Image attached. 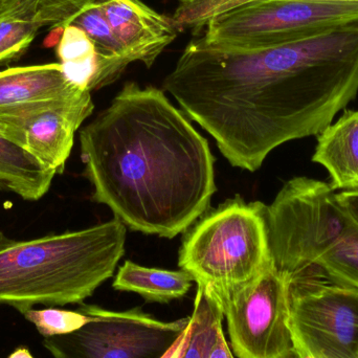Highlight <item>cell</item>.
Segmentation results:
<instances>
[{
    "label": "cell",
    "mask_w": 358,
    "mask_h": 358,
    "mask_svg": "<svg viewBox=\"0 0 358 358\" xmlns=\"http://www.w3.org/2000/svg\"><path fill=\"white\" fill-rule=\"evenodd\" d=\"M164 90L216 141L233 167L256 172L271 151L319 136L358 94V23L250 50L185 46Z\"/></svg>",
    "instance_id": "1"
},
{
    "label": "cell",
    "mask_w": 358,
    "mask_h": 358,
    "mask_svg": "<svg viewBox=\"0 0 358 358\" xmlns=\"http://www.w3.org/2000/svg\"><path fill=\"white\" fill-rule=\"evenodd\" d=\"M79 138L92 199L131 231L173 239L210 208L214 155L163 90L127 82Z\"/></svg>",
    "instance_id": "2"
},
{
    "label": "cell",
    "mask_w": 358,
    "mask_h": 358,
    "mask_svg": "<svg viewBox=\"0 0 358 358\" xmlns=\"http://www.w3.org/2000/svg\"><path fill=\"white\" fill-rule=\"evenodd\" d=\"M127 229L113 218L80 231L15 240L0 231V306L81 304L115 273Z\"/></svg>",
    "instance_id": "3"
},
{
    "label": "cell",
    "mask_w": 358,
    "mask_h": 358,
    "mask_svg": "<svg viewBox=\"0 0 358 358\" xmlns=\"http://www.w3.org/2000/svg\"><path fill=\"white\" fill-rule=\"evenodd\" d=\"M266 210L237 195L206 212L185 233L178 266L213 294L250 283L273 263Z\"/></svg>",
    "instance_id": "4"
},
{
    "label": "cell",
    "mask_w": 358,
    "mask_h": 358,
    "mask_svg": "<svg viewBox=\"0 0 358 358\" xmlns=\"http://www.w3.org/2000/svg\"><path fill=\"white\" fill-rule=\"evenodd\" d=\"M353 23H358L355 1L256 0L213 17L198 37L208 48L250 50Z\"/></svg>",
    "instance_id": "5"
},
{
    "label": "cell",
    "mask_w": 358,
    "mask_h": 358,
    "mask_svg": "<svg viewBox=\"0 0 358 358\" xmlns=\"http://www.w3.org/2000/svg\"><path fill=\"white\" fill-rule=\"evenodd\" d=\"M210 294L227 319L236 357L296 358L289 324V284L273 263L241 287Z\"/></svg>",
    "instance_id": "6"
},
{
    "label": "cell",
    "mask_w": 358,
    "mask_h": 358,
    "mask_svg": "<svg viewBox=\"0 0 358 358\" xmlns=\"http://www.w3.org/2000/svg\"><path fill=\"white\" fill-rule=\"evenodd\" d=\"M79 310L90 317L83 327L43 338L55 358H162L191 322V315L159 321L140 309L111 311L83 304Z\"/></svg>",
    "instance_id": "7"
},
{
    "label": "cell",
    "mask_w": 358,
    "mask_h": 358,
    "mask_svg": "<svg viewBox=\"0 0 358 358\" xmlns=\"http://www.w3.org/2000/svg\"><path fill=\"white\" fill-rule=\"evenodd\" d=\"M288 284L296 358H358V289L317 277Z\"/></svg>",
    "instance_id": "8"
},
{
    "label": "cell",
    "mask_w": 358,
    "mask_h": 358,
    "mask_svg": "<svg viewBox=\"0 0 358 358\" xmlns=\"http://www.w3.org/2000/svg\"><path fill=\"white\" fill-rule=\"evenodd\" d=\"M90 90L0 110V136L31 153L56 174H62L76 132L92 115Z\"/></svg>",
    "instance_id": "9"
},
{
    "label": "cell",
    "mask_w": 358,
    "mask_h": 358,
    "mask_svg": "<svg viewBox=\"0 0 358 358\" xmlns=\"http://www.w3.org/2000/svg\"><path fill=\"white\" fill-rule=\"evenodd\" d=\"M38 19L43 27L50 29H63L67 25H75L92 40L96 50V71L90 85V92L117 81L130 64L96 0H43Z\"/></svg>",
    "instance_id": "10"
},
{
    "label": "cell",
    "mask_w": 358,
    "mask_h": 358,
    "mask_svg": "<svg viewBox=\"0 0 358 358\" xmlns=\"http://www.w3.org/2000/svg\"><path fill=\"white\" fill-rule=\"evenodd\" d=\"M104 13L130 63L150 69L164 50L178 38L173 19L147 6L142 0H96Z\"/></svg>",
    "instance_id": "11"
},
{
    "label": "cell",
    "mask_w": 358,
    "mask_h": 358,
    "mask_svg": "<svg viewBox=\"0 0 358 358\" xmlns=\"http://www.w3.org/2000/svg\"><path fill=\"white\" fill-rule=\"evenodd\" d=\"M313 161L327 170L334 191H358V110L345 111L317 136Z\"/></svg>",
    "instance_id": "12"
},
{
    "label": "cell",
    "mask_w": 358,
    "mask_h": 358,
    "mask_svg": "<svg viewBox=\"0 0 358 358\" xmlns=\"http://www.w3.org/2000/svg\"><path fill=\"white\" fill-rule=\"evenodd\" d=\"M80 90H85L66 79L59 62L10 67L0 71V110L69 96Z\"/></svg>",
    "instance_id": "13"
},
{
    "label": "cell",
    "mask_w": 358,
    "mask_h": 358,
    "mask_svg": "<svg viewBox=\"0 0 358 358\" xmlns=\"http://www.w3.org/2000/svg\"><path fill=\"white\" fill-rule=\"evenodd\" d=\"M54 170L18 145L0 136V189L27 201L41 199L52 187Z\"/></svg>",
    "instance_id": "14"
},
{
    "label": "cell",
    "mask_w": 358,
    "mask_h": 358,
    "mask_svg": "<svg viewBox=\"0 0 358 358\" xmlns=\"http://www.w3.org/2000/svg\"><path fill=\"white\" fill-rule=\"evenodd\" d=\"M193 278L187 271L141 266L125 261L115 275L113 287L136 292L149 302L169 303L182 298L191 289Z\"/></svg>",
    "instance_id": "15"
},
{
    "label": "cell",
    "mask_w": 358,
    "mask_h": 358,
    "mask_svg": "<svg viewBox=\"0 0 358 358\" xmlns=\"http://www.w3.org/2000/svg\"><path fill=\"white\" fill-rule=\"evenodd\" d=\"M43 0H17L0 15V65L18 60L40 29L38 12Z\"/></svg>",
    "instance_id": "16"
},
{
    "label": "cell",
    "mask_w": 358,
    "mask_h": 358,
    "mask_svg": "<svg viewBox=\"0 0 358 358\" xmlns=\"http://www.w3.org/2000/svg\"><path fill=\"white\" fill-rule=\"evenodd\" d=\"M56 52L66 79L90 90L96 71V50L87 34L75 25H67L62 29Z\"/></svg>",
    "instance_id": "17"
},
{
    "label": "cell",
    "mask_w": 358,
    "mask_h": 358,
    "mask_svg": "<svg viewBox=\"0 0 358 358\" xmlns=\"http://www.w3.org/2000/svg\"><path fill=\"white\" fill-rule=\"evenodd\" d=\"M222 310L216 299L197 287L191 315L192 330L183 358H208L219 329L222 328Z\"/></svg>",
    "instance_id": "18"
},
{
    "label": "cell",
    "mask_w": 358,
    "mask_h": 358,
    "mask_svg": "<svg viewBox=\"0 0 358 358\" xmlns=\"http://www.w3.org/2000/svg\"><path fill=\"white\" fill-rule=\"evenodd\" d=\"M23 317L35 326L43 338L71 334L90 321V315L79 309L73 311L57 307L29 309Z\"/></svg>",
    "instance_id": "19"
},
{
    "label": "cell",
    "mask_w": 358,
    "mask_h": 358,
    "mask_svg": "<svg viewBox=\"0 0 358 358\" xmlns=\"http://www.w3.org/2000/svg\"><path fill=\"white\" fill-rule=\"evenodd\" d=\"M332 281L358 289V244L338 263L332 275Z\"/></svg>",
    "instance_id": "20"
},
{
    "label": "cell",
    "mask_w": 358,
    "mask_h": 358,
    "mask_svg": "<svg viewBox=\"0 0 358 358\" xmlns=\"http://www.w3.org/2000/svg\"><path fill=\"white\" fill-rule=\"evenodd\" d=\"M338 203L358 224V191L341 192L336 194Z\"/></svg>",
    "instance_id": "21"
},
{
    "label": "cell",
    "mask_w": 358,
    "mask_h": 358,
    "mask_svg": "<svg viewBox=\"0 0 358 358\" xmlns=\"http://www.w3.org/2000/svg\"><path fill=\"white\" fill-rule=\"evenodd\" d=\"M208 358H234L233 353H231L229 344L225 340L223 328L219 329L214 344L210 347Z\"/></svg>",
    "instance_id": "22"
},
{
    "label": "cell",
    "mask_w": 358,
    "mask_h": 358,
    "mask_svg": "<svg viewBox=\"0 0 358 358\" xmlns=\"http://www.w3.org/2000/svg\"><path fill=\"white\" fill-rule=\"evenodd\" d=\"M192 323L189 322L187 329L181 334L178 340L174 343L173 346L168 350L162 358H183L185 357V349H187V342H189V334H191Z\"/></svg>",
    "instance_id": "23"
},
{
    "label": "cell",
    "mask_w": 358,
    "mask_h": 358,
    "mask_svg": "<svg viewBox=\"0 0 358 358\" xmlns=\"http://www.w3.org/2000/svg\"><path fill=\"white\" fill-rule=\"evenodd\" d=\"M8 358H35L31 355V351L27 347L22 346L17 348Z\"/></svg>",
    "instance_id": "24"
},
{
    "label": "cell",
    "mask_w": 358,
    "mask_h": 358,
    "mask_svg": "<svg viewBox=\"0 0 358 358\" xmlns=\"http://www.w3.org/2000/svg\"><path fill=\"white\" fill-rule=\"evenodd\" d=\"M17 0H0V15L8 10Z\"/></svg>",
    "instance_id": "25"
},
{
    "label": "cell",
    "mask_w": 358,
    "mask_h": 358,
    "mask_svg": "<svg viewBox=\"0 0 358 358\" xmlns=\"http://www.w3.org/2000/svg\"><path fill=\"white\" fill-rule=\"evenodd\" d=\"M196 1V0H179V3H185V2Z\"/></svg>",
    "instance_id": "26"
},
{
    "label": "cell",
    "mask_w": 358,
    "mask_h": 358,
    "mask_svg": "<svg viewBox=\"0 0 358 358\" xmlns=\"http://www.w3.org/2000/svg\"><path fill=\"white\" fill-rule=\"evenodd\" d=\"M334 1H355V2H358V0H334Z\"/></svg>",
    "instance_id": "27"
}]
</instances>
